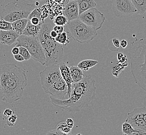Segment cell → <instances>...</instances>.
<instances>
[{
	"label": "cell",
	"mask_w": 146,
	"mask_h": 135,
	"mask_svg": "<svg viewBox=\"0 0 146 135\" xmlns=\"http://www.w3.org/2000/svg\"><path fill=\"white\" fill-rule=\"evenodd\" d=\"M27 81L25 69L14 64L0 65V100L13 103L20 100Z\"/></svg>",
	"instance_id": "6da1fadb"
},
{
	"label": "cell",
	"mask_w": 146,
	"mask_h": 135,
	"mask_svg": "<svg viewBox=\"0 0 146 135\" xmlns=\"http://www.w3.org/2000/svg\"><path fill=\"white\" fill-rule=\"evenodd\" d=\"M96 81L91 75H85L79 82L73 83L70 97L60 100L50 96L53 105L62 111L76 112L88 107L96 97Z\"/></svg>",
	"instance_id": "7a4b0ae2"
},
{
	"label": "cell",
	"mask_w": 146,
	"mask_h": 135,
	"mask_svg": "<svg viewBox=\"0 0 146 135\" xmlns=\"http://www.w3.org/2000/svg\"><path fill=\"white\" fill-rule=\"evenodd\" d=\"M52 24L46 23L42 24L38 38L44 50L46 58V66L59 65L64 56L62 45L51 37L50 33L53 29Z\"/></svg>",
	"instance_id": "3957f363"
},
{
	"label": "cell",
	"mask_w": 146,
	"mask_h": 135,
	"mask_svg": "<svg viewBox=\"0 0 146 135\" xmlns=\"http://www.w3.org/2000/svg\"><path fill=\"white\" fill-rule=\"evenodd\" d=\"M35 8L36 5L26 0H15L5 6L0 14L1 19L12 23L21 19H28L31 12Z\"/></svg>",
	"instance_id": "277c9868"
},
{
	"label": "cell",
	"mask_w": 146,
	"mask_h": 135,
	"mask_svg": "<svg viewBox=\"0 0 146 135\" xmlns=\"http://www.w3.org/2000/svg\"><path fill=\"white\" fill-rule=\"evenodd\" d=\"M68 35L80 43L93 40L97 36V31L83 22L79 18L69 21L66 26Z\"/></svg>",
	"instance_id": "5b68a950"
},
{
	"label": "cell",
	"mask_w": 146,
	"mask_h": 135,
	"mask_svg": "<svg viewBox=\"0 0 146 135\" xmlns=\"http://www.w3.org/2000/svg\"><path fill=\"white\" fill-rule=\"evenodd\" d=\"M15 46L26 48L29 52L32 59L41 65H45V53L38 36H30L22 34L18 38L15 42Z\"/></svg>",
	"instance_id": "8992f818"
},
{
	"label": "cell",
	"mask_w": 146,
	"mask_h": 135,
	"mask_svg": "<svg viewBox=\"0 0 146 135\" xmlns=\"http://www.w3.org/2000/svg\"><path fill=\"white\" fill-rule=\"evenodd\" d=\"M141 47L142 58L140 62L131 63V73L135 83L146 91V43Z\"/></svg>",
	"instance_id": "52a82bcc"
},
{
	"label": "cell",
	"mask_w": 146,
	"mask_h": 135,
	"mask_svg": "<svg viewBox=\"0 0 146 135\" xmlns=\"http://www.w3.org/2000/svg\"><path fill=\"white\" fill-rule=\"evenodd\" d=\"M79 19L96 30H100L105 22L106 17L96 7L90 9L79 15Z\"/></svg>",
	"instance_id": "ba28073f"
},
{
	"label": "cell",
	"mask_w": 146,
	"mask_h": 135,
	"mask_svg": "<svg viewBox=\"0 0 146 135\" xmlns=\"http://www.w3.org/2000/svg\"><path fill=\"white\" fill-rule=\"evenodd\" d=\"M41 84L44 91L62 78L59 65L46 66L43 71L40 72Z\"/></svg>",
	"instance_id": "9c48e42d"
},
{
	"label": "cell",
	"mask_w": 146,
	"mask_h": 135,
	"mask_svg": "<svg viewBox=\"0 0 146 135\" xmlns=\"http://www.w3.org/2000/svg\"><path fill=\"white\" fill-rule=\"evenodd\" d=\"M112 9L117 17H127L137 13L131 0H114Z\"/></svg>",
	"instance_id": "30bf717a"
},
{
	"label": "cell",
	"mask_w": 146,
	"mask_h": 135,
	"mask_svg": "<svg viewBox=\"0 0 146 135\" xmlns=\"http://www.w3.org/2000/svg\"><path fill=\"white\" fill-rule=\"evenodd\" d=\"M45 92L50 96L60 100H65L67 96L68 86L64 79L61 78L53 84Z\"/></svg>",
	"instance_id": "8fae6325"
},
{
	"label": "cell",
	"mask_w": 146,
	"mask_h": 135,
	"mask_svg": "<svg viewBox=\"0 0 146 135\" xmlns=\"http://www.w3.org/2000/svg\"><path fill=\"white\" fill-rule=\"evenodd\" d=\"M62 14L67 18L69 21L78 18L79 9L77 0H65Z\"/></svg>",
	"instance_id": "7c38bea8"
},
{
	"label": "cell",
	"mask_w": 146,
	"mask_h": 135,
	"mask_svg": "<svg viewBox=\"0 0 146 135\" xmlns=\"http://www.w3.org/2000/svg\"><path fill=\"white\" fill-rule=\"evenodd\" d=\"M59 66L60 68L62 78L64 79V81L67 84V96L69 98L71 95V93L72 91V86L73 84V81L70 73V68L67 65V64L64 62H61L59 64Z\"/></svg>",
	"instance_id": "4fadbf2b"
},
{
	"label": "cell",
	"mask_w": 146,
	"mask_h": 135,
	"mask_svg": "<svg viewBox=\"0 0 146 135\" xmlns=\"http://www.w3.org/2000/svg\"><path fill=\"white\" fill-rule=\"evenodd\" d=\"M20 35L14 30H0V43L11 46L15 43Z\"/></svg>",
	"instance_id": "5bb4252c"
},
{
	"label": "cell",
	"mask_w": 146,
	"mask_h": 135,
	"mask_svg": "<svg viewBox=\"0 0 146 135\" xmlns=\"http://www.w3.org/2000/svg\"><path fill=\"white\" fill-rule=\"evenodd\" d=\"M43 24V22H41L38 25L35 26L32 24L30 21L29 20L26 28L23 31V34L30 36H38Z\"/></svg>",
	"instance_id": "9a60e30c"
},
{
	"label": "cell",
	"mask_w": 146,
	"mask_h": 135,
	"mask_svg": "<svg viewBox=\"0 0 146 135\" xmlns=\"http://www.w3.org/2000/svg\"><path fill=\"white\" fill-rule=\"evenodd\" d=\"M79 9V15L90 9L96 7V3L94 0H77Z\"/></svg>",
	"instance_id": "2e32d148"
},
{
	"label": "cell",
	"mask_w": 146,
	"mask_h": 135,
	"mask_svg": "<svg viewBox=\"0 0 146 135\" xmlns=\"http://www.w3.org/2000/svg\"><path fill=\"white\" fill-rule=\"evenodd\" d=\"M29 19L27 18L21 19L12 22V26L13 30L19 35H22L23 31L26 28Z\"/></svg>",
	"instance_id": "e0dca14e"
},
{
	"label": "cell",
	"mask_w": 146,
	"mask_h": 135,
	"mask_svg": "<svg viewBox=\"0 0 146 135\" xmlns=\"http://www.w3.org/2000/svg\"><path fill=\"white\" fill-rule=\"evenodd\" d=\"M69 68L73 83L79 82L83 79L85 75L83 72V71L78 66H72L69 67Z\"/></svg>",
	"instance_id": "ac0fdd59"
},
{
	"label": "cell",
	"mask_w": 146,
	"mask_h": 135,
	"mask_svg": "<svg viewBox=\"0 0 146 135\" xmlns=\"http://www.w3.org/2000/svg\"><path fill=\"white\" fill-rule=\"evenodd\" d=\"M98 64V62L97 60L93 59H86L80 62L78 65V67L82 71H88L90 68L95 66Z\"/></svg>",
	"instance_id": "d6986e66"
},
{
	"label": "cell",
	"mask_w": 146,
	"mask_h": 135,
	"mask_svg": "<svg viewBox=\"0 0 146 135\" xmlns=\"http://www.w3.org/2000/svg\"><path fill=\"white\" fill-rule=\"evenodd\" d=\"M133 3L137 9V14L143 15L146 12V0H133Z\"/></svg>",
	"instance_id": "ffe728a7"
},
{
	"label": "cell",
	"mask_w": 146,
	"mask_h": 135,
	"mask_svg": "<svg viewBox=\"0 0 146 135\" xmlns=\"http://www.w3.org/2000/svg\"><path fill=\"white\" fill-rule=\"evenodd\" d=\"M55 39L56 41L63 46H66L70 42L69 38L68 36L67 33L64 31L58 34L57 36Z\"/></svg>",
	"instance_id": "44dd1931"
},
{
	"label": "cell",
	"mask_w": 146,
	"mask_h": 135,
	"mask_svg": "<svg viewBox=\"0 0 146 135\" xmlns=\"http://www.w3.org/2000/svg\"><path fill=\"white\" fill-rule=\"evenodd\" d=\"M69 21L67 18L64 15H59L55 18L54 21V24L55 25L64 26L67 24Z\"/></svg>",
	"instance_id": "7402d4cb"
},
{
	"label": "cell",
	"mask_w": 146,
	"mask_h": 135,
	"mask_svg": "<svg viewBox=\"0 0 146 135\" xmlns=\"http://www.w3.org/2000/svg\"><path fill=\"white\" fill-rule=\"evenodd\" d=\"M134 130V128L132 126L131 124L129 123L126 121L122 124V134L129 135L131 132H133Z\"/></svg>",
	"instance_id": "603a6c76"
},
{
	"label": "cell",
	"mask_w": 146,
	"mask_h": 135,
	"mask_svg": "<svg viewBox=\"0 0 146 135\" xmlns=\"http://www.w3.org/2000/svg\"><path fill=\"white\" fill-rule=\"evenodd\" d=\"M56 129L67 134H69L71 131V129L68 126L66 122H60L56 127Z\"/></svg>",
	"instance_id": "cb8c5ba5"
},
{
	"label": "cell",
	"mask_w": 146,
	"mask_h": 135,
	"mask_svg": "<svg viewBox=\"0 0 146 135\" xmlns=\"http://www.w3.org/2000/svg\"><path fill=\"white\" fill-rule=\"evenodd\" d=\"M19 54H21V56L23 57V58L25 59V60H29L31 59V56L29 52L23 46H19Z\"/></svg>",
	"instance_id": "d4e9b609"
},
{
	"label": "cell",
	"mask_w": 146,
	"mask_h": 135,
	"mask_svg": "<svg viewBox=\"0 0 146 135\" xmlns=\"http://www.w3.org/2000/svg\"><path fill=\"white\" fill-rule=\"evenodd\" d=\"M0 30H11L12 28V23L4 19L0 20Z\"/></svg>",
	"instance_id": "484cf974"
},
{
	"label": "cell",
	"mask_w": 146,
	"mask_h": 135,
	"mask_svg": "<svg viewBox=\"0 0 146 135\" xmlns=\"http://www.w3.org/2000/svg\"><path fill=\"white\" fill-rule=\"evenodd\" d=\"M33 17L38 18L41 19V21H42V11H41V8H35V9H33L30 14L28 19L29 20H30Z\"/></svg>",
	"instance_id": "4316f807"
},
{
	"label": "cell",
	"mask_w": 146,
	"mask_h": 135,
	"mask_svg": "<svg viewBox=\"0 0 146 135\" xmlns=\"http://www.w3.org/2000/svg\"><path fill=\"white\" fill-rule=\"evenodd\" d=\"M135 110L137 111L140 117L145 121L146 123V107H141V108H136Z\"/></svg>",
	"instance_id": "83f0119b"
},
{
	"label": "cell",
	"mask_w": 146,
	"mask_h": 135,
	"mask_svg": "<svg viewBox=\"0 0 146 135\" xmlns=\"http://www.w3.org/2000/svg\"><path fill=\"white\" fill-rule=\"evenodd\" d=\"M17 119V116L14 114L6 120V125L9 126H14Z\"/></svg>",
	"instance_id": "f1b7e54d"
},
{
	"label": "cell",
	"mask_w": 146,
	"mask_h": 135,
	"mask_svg": "<svg viewBox=\"0 0 146 135\" xmlns=\"http://www.w3.org/2000/svg\"><path fill=\"white\" fill-rule=\"evenodd\" d=\"M14 114V111L9 109H6L3 113V119L4 120H7L9 118H10L12 115Z\"/></svg>",
	"instance_id": "f546056e"
},
{
	"label": "cell",
	"mask_w": 146,
	"mask_h": 135,
	"mask_svg": "<svg viewBox=\"0 0 146 135\" xmlns=\"http://www.w3.org/2000/svg\"><path fill=\"white\" fill-rule=\"evenodd\" d=\"M117 59L118 62L120 64L125 63L127 61L126 56L123 53H118V54L117 55Z\"/></svg>",
	"instance_id": "4dcf8cb0"
},
{
	"label": "cell",
	"mask_w": 146,
	"mask_h": 135,
	"mask_svg": "<svg viewBox=\"0 0 146 135\" xmlns=\"http://www.w3.org/2000/svg\"><path fill=\"white\" fill-rule=\"evenodd\" d=\"M46 135H71L69 134H67L64 132H62L61 131L57 130V129H54L53 130H51ZM76 135H82L81 134H78Z\"/></svg>",
	"instance_id": "1f68e13d"
},
{
	"label": "cell",
	"mask_w": 146,
	"mask_h": 135,
	"mask_svg": "<svg viewBox=\"0 0 146 135\" xmlns=\"http://www.w3.org/2000/svg\"><path fill=\"white\" fill-rule=\"evenodd\" d=\"M135 130L129 135L123 134V135H146V132L141 129L134 128Z\"/></svg>",
	"instance_id": "d6a6232c"
},
{
	"label": "cell",
	"mask_w": 146,
	"mask_h": 135,
	"mask_svg": "<svg viewBox=\"0 0 146 135\" xmlns=\"http://www.w3.org/2000/svg\"><path fill=\"white\" fill-rule=\"evenodd\" d=\"M53 30H54L57 34H60L64 32V27L62 26H59V25H55L53 27Z\"/></svg>",
	"instance_id": "836d02e7"
},
{
	"label": "cell",
	"mask_w": 146,
	"mask_h": 135,
	"mask_svg": "<svg viewBox=\"0 0 146 135\" xmlns=\"http://www.w3.org/2000/svg\"><path fill=\"white\" fill-rule=\"evenodd\" d=\"M31 24L33 25H35V26H37L39 24H41V22H43V21H41V19L40 18H38V17H33L30 20Z\"/></svg>",
	"instance_id": "e575fe53"
},
{
	"label": "cell",
	"mask_w": 146,
	"mask_h": 135,
	"mask_svg": "<svg viewBox=\"0 0 146 135\" xmlns=\"http://www.w3.org/2000/svg\"><path fill=\"white\" fill-rule=\"evenodd\" d=\"M112 42L114 47L117 48H119L120 46V41L119 39L117 38H113L112 39Z\"/></svg>",
	"instance_id": "d590c367"
},
{
	"label": "cell",
	"mask_w": 146,
	"mask_h": 135,
	"mask_svg": "<svg viewBox=\"0 0 146 135\" xmlns=\"http://www.w3.org/2000/svg\"><path fill=\"white\" fill-rule=\"evenodd\" d=\"M66 123L67 124L68 126L72 129L74 126V121L71 118H68L67 120L66 121Z\"/></svg>",
	"instance_id": "8d00e7d4"
},
{
	"label": "cell",
	"mask_w": 146,
	"mask_h": 135,
	"mask_svg": "<svg viewBox=\"0 0 146 135\" xmlns=\"http://www.w3.org/2000/svg\"><path fill=\"white\" fill-rule=\"evenodd\" d=\"M14 58L16 61L18 62H23L25 60V58L19 54L14 55Z\"/></svg>",
	"instance_id": "74e56055"
},
{
	"label": "cell",
	"mask_w": 146,
	"mask_h": 135,
	"mask_svg": "<svg viewBox=\"0 0 146 135\" xmlns=\"http://www.w3.org/2000/svg\"><path fill=\"white\" fill-rule=\"evenodd\" d=\"M12 53L13 54V55H17V54H19V47L15 46V47H13L12 50Z\"/></svg>",
	"instance_id": "f35d334b"
},
{
	"label": "cell",
	"mask_w": 146,
	"mask_h": 135,
	"mask_svg": "<svg viewBox=\"0 0 146 135\" xmlns=\"http://www.w3.org/2000/svg\"><path fill=\"white\" fill-rule=\"evenodd\" d=\"M127 45H128L127 41H126L125 40H122L120 41V46L123 48H125L127 47Z\"/></svg>",
	"instance_id": "ab89813d"
},
{
	"label": "cell",
	"mask_w": 146,
	"mask_h": 135,
	"mask_svg": "<svg viewBox=\"0 0 146 135\" xmlns=\"http://www.w3.org/2000/svg\"><path fill=\"white\" fill-rule=\"evenodd\" d=\"M50 35L52 38H56L58 34H57V33L56 32V31H55L54 30H52L51 31L50 33Z\"/></svg>",
	"instance_id": "60d3db41"
},
{
	"label": "cell",
	"mask_w": 146,
	"mask_h": 135,
	"mask_svg": "<svg viewBox=\"0 0 146 135\" xmlns=\"http://www.w3.org/2000/svg\"><path fill=\"white\" fill-rule=\"evenodd\" d=\"M54 2H55L56 3H61L62 2L63 0H52Z\"/></svg>",
	"instance_id": "b9f144b4"
},
{
	"label": "cell",
	"mask_w": 146,
	"mask_h": 135,
	"mask_svg": "<svg viewBox=\"0 0 146 135\" xmlns=\"http://www.w3.org/2000/svg\"><path fill=\"white\" fill-rule=\"evenodd\" d=\"M33 1H35L36 2H41V1H45V0H33Z\"/></svg>",
	"instance_id": "7bdbcfd3"
},
{
	"label": "cell",
	"mask_w": 146,
	"mask_h": 135,
	"mask_svg": "<svg viewBox=\"0 0 146 135\" xmlns=\"http://www.w3.org/2000/svg\"><path fill=\"white\" fill-rule=\"evenodd\" d=\"M131 1H133V0H131Z\"/></svg>",
	"instance_id": "ee69618b"
}]
</instances>
